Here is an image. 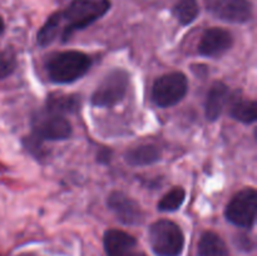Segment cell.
<instances>
[{"label":"cell","mask_w":257,"mask_h":256,"mask_svg":"<svg viewBox=\"0 0 257 256\" xmlns=\"http://www.w3.org/2000/svg\"><path fill=\"white\" fill-rule=\"evenodd\" d=\"M232 35L222 28H211L203 33L198 44V52L205 57H220L232 47Z\"/></svg>","instance_id":"obj_10"},{"label":"cell","mask_w":257,"mask_h":256,"mask_svg":"<svg viewBox=\"0 0 257 256\" xmlns=\"http://www.w3.org/2000/svg\"><path fill=\"white\" fill-rule=\"evenodd\" d=\"M130 84V75L123 69H114L104 77L92 95L95 107H113L124 98Z\"/></svg>","instance_id":"obj_4"},{"label":"cell","mask_w":257,"mask_h":256,"mask_svg":"<svg viewBox=\"0 0 257 256\" xmlns=\"http://www.w3.org/2000/svg\"><path fill=\"white\" fill-rule=\"evenodd\" d=\"M80 99L77 95L72 94H53L48 98L47 108L50 112L64 115L65 113L77 112L79 109Z\"/></svg>","instance_id":"obj_15"},{"label":"cell","mask_w":257,"mask_h":256,"mask_svg":"<svg viewBox=\"0 0 257 256\" xmlns=\"http://www.w3.org/2000/svg\"><path fill=\"white\" fill-rule=\"evenodd\" d=\"M17 68V54L12 47H0V79L12 74Z\"/></svg>","instance_id":"obj_20"},{"label":"cell","mask_w":257,"mask_h":256,"mask_svg":"<svg viewBox=\"0 0 257 256\" xmlns=\"http://www.w3.org/2000/svg\"><path fill=\"white\" fill-rule=\"evenodd\" d=\"M257 211V193L253 188L240 191L226 206V218L231 223L243 228L253 225Z\"/></svg>","instance_id":"obj_7"},{"label":"cell","mask_w":257,"mask_h":256,"mask_svg":"<svg viewBox=\"0 0 257 256\" xmlns=\"http://www.w3.org/2000/svg\"><path fill=\"white\" fill-rule=\"evenodd\" d=\"M90 65L92 59L87 54L69 50L49 55L45 62V70L50 80L65 84L82 78L89 70Z\"/></svg>","instance_id":"obj_2"},{"label":"cell","mask_w":257,"mask_h":256,"mask_svg":"<svg viewBox=\"0 0 257 256\" xmlns=\"http://www.w3.org/2000/svg\"><path fill=\"white\" fill-rule=\"evenodd\" d=\"M108 207L124 225H138L143 220L140 205L123 192H113L108 197Z\"/></svg>","instance_id":"obj_9"},{"label":"cell","mask_w":257,"mask_h":256,"mask_svg":"<svg viewBox=\"0 0 257 256\" xmlns=\"http://www.w3.org/2000/svg\"><path fill=\"white\" fill-rule=\"evenodd\" d=\"M231 115L242 123L255 122L257 118L256 103L253 100L242 99V98L235 99L231 105Z\"/></svg>","instance_id":"obj_16"},{"label":"cell","mask_w":257,"mask_h":256,"mask_svg":"<svg viewBox=\"0 0 257 256\" xmlns=\"http://www.w3.org/2000/svg\"><path fill=\"white\" fill-rule=\"evenodd\" d=\"M150 242L157 255L180 256L185 245V237L175 222L160 220L151 226Z\"/></svg>","instance_id":"obj_3"},{"label":"cell","mask_w":257,"mask_h":256,"mask_svg":"<svg viewBox=\"0 0 257 256\" xmlns=\"http://www.w3.org/2000/svg\"><path fill=\"white\" fill-rule=\"evenodd\" d=\"M187 89L188 82L185 74L180 72L168 73L155 82L152 88V99L160 107H171L182 100Z\"/></svg>","instance_id":"obj_5"},{"label":"cell","mask_w":257,"mask_h":256,"mask_svg":"<svg viewBox=\"0 0 257 256\" xmlns=\"http://www.w3.org/2000/svg\"><path fill=\"white\" fill-rule=\"evenodd\" d=\"M58 34H60L59 15H58V13H55L47 20V23L43 25V28L38 33V44L42 45V47H47L57 39Z\"/></svg>","instance_id":"obj_18"},{"label":"cell","mask_w":257,"mask_h":256,"mask_svg":"<svg viewBox=\"0 0 257 256\" xmlns=\"http://www.w3.org/2000/svg\"><path fill=\"white\" fill-rule=\"evenodd\" d=\"M228 97V87L223 84L222 82L213 83L210 88L206 97L205 112L206 118L208 120H216L222 113L223 107L227 102Z\"/></svg>","instance_id":"obj_12"},{"label":"cell","mask_w":257,"mask_h":256,"mask_svg":"<svg viewBox=\"0 0 257 256\" xmlns=\"http://www.w3.org/2000/svg\"><path fill=\"white\" fill-rule=\"evenodd\" d=\"M186 197V192L183 188L175 187L170 192L166 193L161 201L158 202V210L160 211H176L181 207Z\"/></svg>","instance_id":"obj_19"},{"label":"cell","mask_w":257,"mask_h":256,"mask_svg":"<svg viewBox=\"0 0 257 256\" xmlns=\"http://www.w3.org/2000/svg\"><path fill=\"white\" fill-rule=\"evenodd\" d=\"M200 8L196 0H178L173 8V14L182 25H188L198 17Z\"/></svg>","instance_id":"obj_17"},{"label":"cell","mask_w":257,"mask_h":256,"mask_svg":"<svg viewBox=\"0 0 257 256\" xmlns=\"http://www.w3.org/2000/svg\"><path fill=\"white\" fill-rule=\"evenodd\" d=\"M132 256H146L145 253H142V252H140V253H133Z\"/></svg>","instance_id":"obj_22"},{"label":"cell","mask_w":257,"mask_h":256,"mask_svg":"<svg viewBox=\"0 0 257 256\" xmlns=\"http://www.w3.org/2000/svg\"><path fill=\"white\" fill-rule=\"evenodd\" d=\"M109 0H73L64 12H59L60 37L63 42L74 32L84 29L109 10Z\"/></svg>","instance_id":"obj_1"},{"label":"cell","mask_w":257,"mask_h":256,"mask_svg":"<svg viewBox=\"0 0 257 256\" xmlns=\"http://www.w3.org/2000/svg\"><path fill=\"white\" fill-rule=\"evenodd\" d=\"M161 158L160 148L153 145H141L131 148L124 155L125 162L131 166H146L157 162Z\"/></svg>","instance_id":"obj_13"},{"label":"cell","mask_w":257,"mask_h":256,"mask_svg":"<svg viewBox=\"0 0 257 256\" xmlns=\"http://www.w3.org/2000/svg\"><path fill=\"white\" fill-rule=\"evenodd\" d=\"M72 135V125L64 115L45 109L33 119V136L40 141H62Z\"/></svg>","instance_id":"obj_6"},{"label":"cell","mask_w":257,"mask_h":256,"mask_svg":"<svg viewBox=\"0 0 257 256\" xmlns=\"http://www.w3.org/2000/svg\"><path fill=\"white\" fill-rule=\"evenodd\" d=\"M20 256H32V255H28V253H24V255H20Z\"/></svg>","instance_id":"obj_23"},{"label":"cell","mask_w":257,"mask_h":256,"mask_svg":"<svg viewBox=\"0 0 257 256\" xmlns=\"http://www.w3.org/2000/svg\"><path fill=\"white\" fill-rule=\"evenodd\" d=\"M198 255L200 256H230L227 246L222 238L215 232L203 233L198 242Z\"/></svg>","instance_id":"obj_14"},{"label":"cell","mask_w":257,"mask_h":256,"mask_svg":"<svg viewBox=\"0 0 257 256\" xmlns=\"http://www.w3.org/2000/svg\"><path fill=\"white\" fill-rule=\"evenodd\" d=\"M3 30H4V23H3L2 18H0V34L3 33Z\"/></svg>","instance_id":"obj_21"},{"label":"cell","mask_w":257,"mask_h":256,"mask_svg":"<svg viewBox=\"0 0 257 256\" xmlns=\"http://www.w3.org/2000/svg\"><path fill=\"white\" fill-rule=\"evenodd\" d=\"M211 14L228 23H245L252 15L248 0H206Z\"/></svg>","instance_id":"obj_8"},{"label":"cell","mask_w":257,"mask_h":256,"mask_svg":"<svg viewBox=\"0 0 257 256\" xmlns=\"http://www.w3.org/2000/svg\"><path fill=\"white\" fill-rule=\"evenodd\" d=\"M136 245V238L124 231L108 230L104 233V250L107 256H132Z\"/></svg>","instance_id":"obj_11"}]
</instances>
